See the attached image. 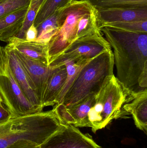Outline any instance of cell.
Listing matches in <instances>:
<instances>
[{"instance_id": "obj_4", "label": "cell", "mask_w": 147, "mask_h": 148, "mask_svg": "<svg viewBox=\"0 0 147 148\" xmlns=\"http://www.w3.org/2000/svg\"><path fill=\"white\" fill-rule=\"evenodd\" d=\"M134 97L113 74L108 77L96 94L80 127H89L96 133L105 128L113 120L129 115L124 106Z\"/></svg>"}, {"instance_id": "obj_17", "label": "cell", "mask_w": 147, "mask_h": 148, "mask_svg": "<svg viewBox=\"0 0 147 148\" xmlns=\"http://www.w3.org/2000/svg\"><path fill=\"white\" fill-rule=\"evenodd\" d=\"M61 9L56 11L37 27L38 36L35 41L48 44L61 27Z\"/></svg>"}, {"instance_id": "obj_15", "label": "cell", "mask_w": 147, "mask_h": 148, "mask_svg": "<svg viewBox=\"0 0 147 148\" xmlns=\"http://www.w3.org/2000/svg\"><path fill=\"white\" fill-rule=\"evenodd\" d=\"M124 110L132 115L136 127L147 134V89L135 94L133 99L125 104Z\"/></svg>"}, {"instance_id": "obj_3", "label": "cell", "mask_w": 147, "mask_h": 148, "mask_svg": "<svg viewBox=\"0 0 147 148\" xmlns=\"http://www.w3.org/2000/svg\"><path fill=\"white\" fill-rule=\"evenodd\" d=\"M62 125L52 110L12 117L0 124V148H7L22 141H27L40 146L57 132Z\"/></svg>"}, {"instance_id": "obj_18", "label": "cell", "mask_w": 147, "mask_h": 148, "mask_svg": "<svg viewBox=\"0 0 147 148\" xmlns=\"http://www.w3.org/2000/svg\"><path fill=\"white\" fill-rule=\"evenodd\" d=\"M95 10L127 8L147 6V0H83Z\"/></svg>"}, {"instance_id": "obj_21", "label": "cell", "mask_w": 147, "mask_h": 148, "mask_svg": "<svg viewBox=\"0 0 147 148\" xmlns=\"http://www.w3.org/2000/svg\"><path fill=\"white\" fill-rule=\"evenodd\" d=\"M104 27H110L131 32L147 33V21H135L116 23L108 24Z\"/></svg>"}, {"instance_id": "obj_9", "label": "cell", "mask_w": 147, "mask_h": 148, "mask_svg": "<svg viewBox=\"0 0 147 148\" xmlns=\"http://www.w3.org/2000/svg\"><path fill=\"white\" fill-rule=\"evenodd\" d=\"M15 51L33 86L35 94L41 104L48 79L55 68H52L48 65L35 61L15 50Z\"/></svg>"}, {"instance_id": "obj_2", "label": "cell", "mask_w": 147, "mask_h": 148, "mask_svg": "<svg viewBox=\"0 0 147 148\" xmlns=\"http://www.w3.org/2000/svg\"><path fill=\"white\" fill-rule=\"evenodd\" d=\"M61 17V27L47 45L49 64L76 40L100 31L96 10L83 0H74L62 9Z\"/></svg>"}, {"instance_id": "obj_16", "label": "cell", "mask_w": 147, "mask_h": 148, "mask_svg": "<svg viewBox=\"0 0 147 148\" xmlns=\"http://www.w3.org/2000/svg\"><path fill=\"white\" fill-rule=\"evenodd\" d=\"M91 60H87L83 58H78L73 60H65L52 67L56 68L64 65L67 72V78L65 83L57 98L56 103L60 102L66 91L72 84L74 79L82 68Z\"/></svg>"}, {"instance_id": "obj_24", "label": "cell", "mask_w": 147, "mask_h": 148, "mask_svg": "<svg viewBox=\"0 0 147 148\" xmlns=\"http://www.w3.org/2000/svg\"><path fill=\"white\" fill-rule=\"evenodd\" d=\"M12 118L7 109L2 104H0V124L4 123Z\"/></svg>"}, {"instance_id": "obj_22", "label": "cell", "mask_w": 147, "mask_h": 148, "mask_svg": "<svg viewBox=\"0 0 147 148\" xmlns=\"http://www.w3.org/2000/svg\"><path fill=\"white\" fill-rule=\"evenodd\" d=\"M30 0H5L0 3V19L12 12L29 6Z\"/></svg>"}, {"instance_id": "obj_14", "label": "cell", "mask_w": 147, "mask_h": 148, "mask_svg": "<svg viewBox=\"0 0 147 148\" xmlns=\"http://www.w3.org/2000/svg\"><path fill=\"white\" fill-rule=\"evenodd\" d=\"M28 7L15 10L0 19V40L8 42L20 33L26 15Z\"/></svg>"}, {"instance_id": "obj_25", "label": "cell", "mask_w": 147, "mask_h": 148, "mask_svg": "<svg viewBox=\"0 0 147 148\" xmlns=\"http://www.w3.org/2000/svg\"><path fill=\"white\" fill-rule=\"evenodd\" d=\"M38 36V30L37 28L33 24L27 30L26 34L25 40L29 41H34Z\"/></svg>"}, {"instance_id": "obj_13", "label": "cell", "mask_w": 147, "mask_h": 148, "mask_svg": "<svg viewBox=\"0 0 147 148\" xmlns=\"http://www.w3.org/2000/svg\"><path fill=\"white\" fill-rule=\"evenodd\" d=\"M67 78V72L64 65L54 69L49 77L45 89L41 105L42 109L47 106H54L62 90Z\"/></svg>"}, {"instance_id": "obj_12", "label": "cell", "mask_w": 147, "mask_h": 148, "mask_svg": "<svg viewBox=\"0 0 147 148\" xmlns=\"http://www.w3.org/2000/svg\"><path fill=\"white\" fill-rule=\"evenodd\" d=\"M8 44L16 51L35 61L49 65L48 44L39 42L29 41L16 37L11 38Z\"/></svg>"}, {"instance_id": "obj_7", "label": "cell", "mask_w": 147, "mask_h": 148, "mask_svg": "<svg viewBox=\"0 0 147 148\" xmlns=\"http://www.w3.org/2000/svg\"><path fill=\"white\" fill-rule=\"evenodd\" d=\"M110 49V45L100 31L73 42L51 61L48 66L53 67L65 60L78 58L91 60L101 53Z\"/></svg>"}, {"instance_id": "obj_19", "label": "cell", "mask_w": 147, "mask_h": 148, "mask_svg": "<svg viewBox=\"0 0 147 148\" xmlns=\"http://www.w3.org/2000/svg\"><path fill=\"white\" fill-rule=\"evenodd\" d=\"M74 0H46L40 9L33 24L36 28L54 13L65 8Z\"/></svg>"}, {"instance_id": "obj_26", "label": "cell", "mask_w": 147, "mask_h": 148, "mask_svg": "<svg viewBox=\"0 0 147 148\" xmlns=\"http://www.w3.org/2000/svg\"><path fill=\"white\" fill-rule=\"evenodd\" d=\"M2 101L1 99V97H0V104H2Z\"/></svg>"}, {"instance_id": "obj_11", "label": "cell", "mask_w": 147, "mask_h": 148, "mask_svg": "<svg viewBox=\"0 0 147 148\" xmlns=\"http://www.w3.org/2000/svg\"><path fill=\"white\" fill-rule=\"evenodd\" d=\"M9 66L15 79L29 102L40 112L43 109L38 99L34 88L16 53L14 49L9 45L5 47Z\"/></svg>"}, {"instance_id": "obj_23", "label": "cell", "mask_w": 147, "mask_h": 148, "mask_svg": "<svg viewBox=\"0 0 147 148\" xmlns=\"http://www.w3.org/2000/svg\"><path fill=\"white\" fill-rule=\"evenodd\" d=\"M7 148H40V146L27 141H22L16 143Z\"/></svg>"}, {"instance_id": "obj_6", "label": "cell", "mask_w": 147, "mask_h": 148, "mask_svg": "<svg viewBox=\"0 0 147 148\" xmlns=\"http://www.w3.org/2000/svg\"><path fill=\"white\" fill-rule=\"evenodd\" d=\"M0 97L12 117L39 113L24 95L9 66L5 47L0 46Z\"/></svg>"}, {"instance_id": "obj_27", "label": "cell", "mask_w": 147, "mask_h": 148, "mask_svg": "<svg viewBox=\"0 0 147 148\" xmlns=\"http://www.w3.org/2000/svg\"><path fill=\"white\" fill-rule=\"evenodd\" d=\"M4 1H5V0H0V3H2Z\"/></svg>"}, {"instance_id": "obj_5", "label": "cell", "mask_w": 147, "mask_h": 148, "mask_svg": "<svg viewBox=\"0 0 147 148\" xmlns=\"http://www.w3.org/2000/svg\"><path fill=\"white\" fill-rule=\"evenodd\" d=\"M114 66L111 49L94 57L81 69L60 102L56 104L69 108L88 96L97 94L114 74Z\"/></svg>"}, {"instance_id": "obj_8", "label": "cell", "mask_w": 147, "mask_h": 148, "mask_svg": "<svg viewBox=\"0 0 147 148\" xmlns=\"http://www.w3.org/2000/svg\"><path fill=\"white\" fill-rule=\"evenodd\" d=\"M40 148H102L89 134L77 127L63 124L61 127L40 145Z\"/></svg>"}, {"instance_id": "obj_1", "label": "cell", "mask_w": 147, "mask_h": 148, "mask_svg": "<svg viewBox=\"0 0 147 148\" xmlns=\"http://www.w3.org/2000/svg\"><path fill=\"white\" fill-rule=\"evenodd\" d=\"M99 29L113 49L117 80L133 95L147 89V33Z\"/></svg>"}, {"instance_id": "obj_10", "label": "cell", "mask_w": 147, "mask_h": 148, "mask_svg": "<svg viewBox=\"0 0 147 148\" xmlns=\"http://www.w3.org/2000/svg\"><path fill=\"white\" fill-rule=\"evenodd\" d=\"M96 14L99 29L108 24L116 23L147 21V6L99 10H96Z\"/></svg>"}, {"instance_id": "obj_20", "label": "cell", "mask_w": 147, "mask_h": 148, "mask_svg": "<svg viewBox=\"0 0 147 148\" xmlns=\"http://www.w3.org/2000/svg\"><path fill=\"white\" fill-rule=\"evenodd\" d=\"M45 1L46 0H30V4L23 25L16 37L25 39L27 30L33 24L39 10Z\"/></svg>"}]
</instances>
